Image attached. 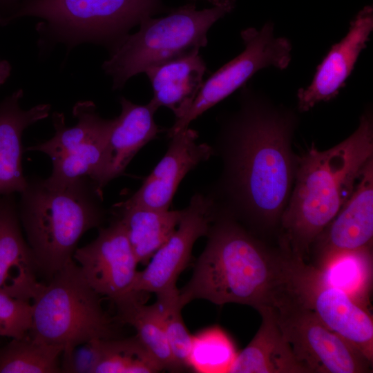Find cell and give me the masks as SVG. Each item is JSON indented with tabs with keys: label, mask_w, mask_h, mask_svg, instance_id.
<instances>
[{
	"label": "cell",
	"mask_w": 373,
	"mask_h": 373,
	"mask_svg": "<svg viewBox=\"0 0 373 373\" xmlns=\"http://www.w3.org/2000/svg\"><path fill=\"white\" fill-rule=\"evenodd\" d=\"M222 126L216 148L222 171L209 195L216 208L256 236L278 244L297 170L295 113L245 90Z\"/></svg>",
	"instance_id": "obj_1"
},
{
	"label": "cell",
	"mask_w": 373,
	"mask_h": 373,
	"mask_svg": "<svg viewBox=\"0 0 373 373\" xmlns=\"http://www.w3.org/2000/svg\"><path fill=\"white\" fill-rule=\"evenodd\" d=\"M207 245L189 282L179 289L182 307L195 299L271 307L284 288L290 254L253 234L216 208Z\"/></svg>",
	"instance_id": "obj_2"
},
{
	"label": "cell",
	"mask_w": 373,
	"mask_h": 373,
	"mask_svg": "<svg viewBox=\"0 0 373 373\" xmlns=\"http://www.w3.org/2000/svg\"><path fill=\"white\" fill-rule=\"evenodd\" d=\"M373 157V118L361 116L354 132L336 146L319 151L313 144L299 155L293 189L281 218L278 245L307 262L311 246L352 193Z\"/></svg>",
	"instance_id": "obj_3"
},
{
	"label": "cell",
	"mask_w": 373,
	"mask_h": 373,
	"mask_svg": "<svg viewBox=\"0 0 373 373\" xmlns=\"http://www.w3.org/2000/svg\"><path fill=\"white\" fill-rule=\"evenodd\" d=\"M20 194L28 245L39 271L50 279L73 260L82 236L102 222V194L88 178L65 184L34 178Z\"/></svg>",
	"instance_id": "obj_4"
},
{
	"label": "cell",
	"mask_w": 373,
	"mask_h": 373,
	"mask_svg": "<svg viewBox=\"0 0 373 373\" xmlns=\"http://www.w3.org/2000/svg\"><path fill=\"white\" fill-rule=\"evenodd\" d=\"M162 9L161 0H21L3 26L35 17L42 19L36 29L43 48L91 42L111 50L131 28Z\"/></svg>",
	"instance_id": "obj_5"
},
{
	"label": "cell",
	"mask_w": 373,
	"mask_h": 373,
	"mask_svg": "<svg viewBox=\"0 0 373 373\" xmlns=\"http://www.w3.org/2000/svg\"><path fill=\"white\" fill-rule=\"evenodd\" d=\"M234 6L235 0L203 10L188 3L164 17L142 20L140 30L113 47L102 64L113 89L122 88L131 77L151 67L205 47L209 28Z\"/></svg>",
	"instance_id": "obj_6"
},
{
	"label": "cell",
	"mask_w": 373,
	"mask_h": 373,
	"mask_svg": "<svg viewBox=\"0 0 373 373\" xmlns=\"http://www.w3.org/2000/svg\"><path fill=\"white\" fill-rule=\"evenodd\" d=\"M31 307L28 335L35 341L64 350L93 339L117 338L100 295L87 283L74 260L41 285Z\"/></svg>",
	"instance_id": "obj_7"
},
{
	"label": "cell",
	"mask_w": 373,
	"mask_h": 373,
	"mask_svg": "<svg viewBox=\"0 0 373 373\" xmlns=\"http://www.w3.org/2000/svg\"><path fill=\"white\" fill-rule=\"evenodd\" d=\"M271 307L307 373L372 372V363L284 289Z\"/></svg>",
	"instance_id": "obj_8"
},
{
	"label": "cell",
	"mask_w": 373,
	"mask_h": 373,
	"mask_svg": "<svg viewBox=\"0 0 373 373\" xmlns=\"http://www.w3.org/2000/svg\"><path fill=\"white\" fill-rule=\"evenodd\" d=\"M284 289L373 363V319L368 309L331 285L313 265L291 256Z\"/></svg>",
	"instance_id": "obj_9"
},
{
	"label": "cell",
	"mask_w": 373,
	"mask_h": 373,
	"mask_svg": "<svg viewBox=\"0 0 373 373\" xmlns=\"http://www.w3.org/2000/svg\"><path fill=\"white\" fill-rule=\"evenodd\" d=\"M241 37L245 50L204 81L189 109L168 130L169 137L188 128L191 122L243 86L258 70L268 67L283 70L288 66L292 46L287 38L274 36L271 23L260 30H244Z\"/></svg>",
	"instance_id": "obj_10"
},
{
	"label": "cell",
	"mask_w": 373,
	"mask_h": 373,
	"mask_svg": "<svg viewBox=\"0 0 373 373\" xmlns=\"http://www.w3.org/2000/svg\"><path fill=\"white\" fill-rule=\"evenodd\" d=\"M73 115L77 123L68 127L64 115L53 113L54 136L27 148L50 158L52 170L48 180L54 183L65 184L90 178L100 163L115 122V119L102 118L90 101L76 103Z\"/></svg>",
	"instance_id": "obj_11"
},
{
	"label": "cell",
	"mask_w": 373,
	"mask_h": 373,
	"mask_svg": "<svg viewBox=\"0 0 373 373\" xmlns=\"http://www.w3.org/2000/svg\"><path fill=\"white\" fill-rule=\"evenodd\" d=\"M216 205L208 195L195 193L183 209L176 230L151 258L146 267L138 271L133 293H154L156 296L178 291L180 274L188 266L195 241L207 236L214 218Z\"/></svg>",
	"instance_id": "obj_12"
},
{
	"label": "cell",
	"mask_w": 373,
	"mask_h": 373,
	"mask_svg": "<svg viewBox=\"0 0 373 373\" xmlns=\"http://www.w3.org/2000/svg\"><path fill=\"white\" fill-rule=\"evenodd\" d=\"M73 260L99 295L114 302L133 293L139 262L119 219L101 228L91 242L77 248Z\"/></svg>",
	"instance_id": "obj_13"
},
{
	"label": "cell",
	"mask_w": 373,
	"mask_h": 373,
	"mask_svg": "<svg viewBox=\"0 0 373 373\" xmlns=\"http://www.w3.org/2000/svg\"><path fill=\"white\" fill-rule=\"evenodd\" d=\"M358 181L348 200L311 246V264L318 269L339 254L372 248L373 157Z\"/></svg>",
	"instance_id": "obj_14"
},
{
	"label": "cell",
	"mask_w": 373,
	"mask_h": 373,
	"mask_svg": "<svg viewBox=\"0 0 373 373\" xmlns=\"http://www.w3.org/2000/svg\"><path fill=\"white\" fill-rule=\"evenodd\" d=\"M196 131L189 127L173 136L169 149L144 181L128 200L119 204L157 210H167L183 178L213 153V147L198 144Z\"/></svg>",
	"instance_id": "obj_15"
},
{
	"label": "cell",
	"mask_w": 373,
	"mask_h": 373,
	"mask_svg": "<svg viewBox=\"0 0 373 373\" xmlns=\"http://www.w3.org/2000/svg\"><path fill=\"white\" fill-rule=\"evenodd\" d=\"M373 30V8L365 6L350 22L347 35L333 45L318 66L311 84L297 93L299 112L334 98L350 75Z\"/></svg>",
	"instance_id": "obj_16"
},
{
	"label": "cell",
	"mask_w": 373,
	"mask_h": 373,
	"mask_svg": "<svg viewBox=\"0 0 373 373\" xmlns=\"http://www.w3.org/2000/svg\"><path fill=\"white\" fill-rule=\"evenodd\" d=\"M119 102L121 113L114 118L100 163L89 178L102 194V189L122 174L139 150L161 131L149 104H136L124 97Z\"/></svg>",
	"instance_id": "obj_17"
},
{
	"label": "cell",
	"mask_w": 373,
	"mask_h": 373,
	"mask_svg": "<svg viewBox=\"0 0 373 373\" xmlns=\"http://www.w3.org/2000/svg\"><path fill=\"white\" fill-rule=\"evenodd\" d=\"M33 253L19 224L12 195L0 196V292L30 301L41 285Z\"/></svg>",
	"instance_id": "obj_18"
},
{
	"label": "cell",
	"mask_w": 373,
	"mask_h": 373,
	"mask_svg": "<svg viewBox=\"0 0 373 373\" xmlns=\"http://www.w3.org/2000/svg\"><path fill=\"white\" fill-rule=\"evenodd\" d=\"M23 95L20 88L0 103V196L21 193L27 186L21 163L22 134L30 126L46 118L50 111L48 104L22 109Z\"/></svg>",
	"instance_id": "obj_19"
},
{
	"label": "cell",
	"mask_w": 373,
	"mask_h": 373,
	"mask_svg": "<svg viewBox=\"0 0 373 373\" xmlns=\"http://www.w3.org/2000/svg\"><path fill=\"white\" fill-rule=\"evenodd\" d=\"M199 51H193L145 71L153 90V97L149 105L155 112L165 106L173 112L177 119L189 109L207 72L206 63Z\"/></svg>",
	"instance_id": "obj_20"
},
{
	"label": "cell",
	"mask_w": 373,
	"mask_h": 373,
	"mask_svg": "<svg viewBox=\"0 0 373 373\" xmlns=\"http://www.w3.org/2000/svg\"><path fill=\"white\" fill-rule=\"evenodd\" d=\"M260 325L230 366L231 373H307L285 338L271 307L258 311Z\"/></svg>",
	"instance_id": "obj_21"
},
{
	"label": "cell",
	"mask_w": 373,
	"mask_h": 373,
	"mask_svg": "<svg viewBox=\"0 0 373 373\" xmlns=\"http://www.w3.org/2000/svg\"><path fill=\"white\" fill-rule=\"evenodd\" d=\"M132 249L139 263L146 265L176 230L182 210H157L115 205Z\"/></svg>",
	"instance_id": "obj_22"
},
{
	"label": "cell",
	"mask_w": 373,
	"mask_h": 373,
	"mask_svg": "<svg viewBox=\"0 0 373 373\" xmlns=\"http://www.w3.org/2000/svg\"><path fill=\"white\" fill-rule=\"evenodd\" d=\"M146 294L132 293L114 301L117 318L135 328L137 337L162 370L179 372L157 309L154 303L145 304Z\"/></svg>",
	"instance_id": "obj_23"
},
{
	"label": "cell",
	"mask_w": 373,
	"mask_h": 373,
	"mask_svg": "<svg viewBox=\"0 0 373 373\" xmlns=\"http://www.w3.org/2000/svg\"><path fill=\"white\" fill-rule=\"evenodd\" d=\"M318 269L331 285L343 290L369 309L372 288V248L339 254Z\"/></svg>",
	"instance_id": "obj_24"
},
{
	"label": "cell",
	"mask_w": 373,
	"mask_h": 373,
	"mask_svg": "<svg viewBox=\"0 0 373 373\" xmlns=\"http://www.w3.org/2000/svg\"><path fill=\"white\" fill-rule=\"evenodd\" d=\"M63 348L32 339L28 334L0 348V373L61 372Z\"/></svg>",
	"instance_id": "obj_25"
},
{
	"label": "cell",
	"mask_w": 373,
	"mask_h": 373,
	"mask_svg": "<svg viewBox=\"0 0 373 373\" xmlns=\"http://www.w3.org/2000/svg\"><path fill=\"white\" fill-rule=\"evenodd\" d=\"M162 371L135 335L102 340L101 356L95 373H155Z\"/></svg>",
	"instance_id": "obj_26"
},
{
	"label": "cell",
	"mask_w": 373,
	"mask_h": 373,
	"mask_svg": "<svg viewBox=\"0 0 373 373\" xmlns=\"http://www.w3.org/2000/svg\"><path fill=\"white\" fill-rule=\"evenodd\" d=\"M237 352L229 336L220 328H208L193 336L190 368L200 372H228Z\"/></svg>",
	"instance_id": "obj_27"
},
{
	"label": "cell",
	"mask_w": 373,
	"mask_h": 373,
	"mask_svg": "<svg viewBox=\"0 0 373 373\" xmlns=\"http://www.w3.org/2000/svg\"><path fill=\"white\" fill-rule=\"evenodd\" d=\"M178 291L157 296L154 303L163 324L174 361L178 371L190 368L189 359L193 336L186 327L181 315L183 308Z\"/></svg>",
	"instance_id": "obj_28"
},
{
	"label": "cell",
	"mask_w": 373,
	"mask_h": 373,
	"mask_svg": "<svg viewBox=\"0 0 373 373\" xmlns=\"http://www.w3.org/2000/svg\"><path fill=\"white\" fill-rule=\"evenodd\" d=\"M31 302L0 292V337L21 338L28 334Z\"/></svg>",
	"instance_id": "obj_29"
},
{
	"label": "cell",
	"mask_w": 373,
	"mask_h": 373,
	"mask_svg": "<svg viewBox=\"0 0 373 373\" xmlns=\"http://www.w3.org/2000/svg\"><path fill=\"white\" fill-rule=\"evenodd\" d=\"M101 343V339H93L64 350L61 372L95 373L100 359Z\"/></svg>",
	"instance_id": "obj_30"
},
{
	"label": "cell",
	"mask_w": 373,
	"mask_h": 373,
	"mask_svg": "<svg viewBox=\"0 0 373 373\" xmlns=\"http://www.w3.org/2000/svg\"><path fill=\"white\" fill-rule=\"evenodd\" d=\"M21 0H0V25L17 8Z\"/></svg>",
	"instance_id": "obj_31"
},
{
	"label": "cell",
	"mask_w": 373,
	"mask_h": 373,
	"mask_svg": "<svg viewBox=\"0 0 373 373\" xmlns=\"http://www.w3.org/2000/svg\"><path fill=\"white\" fill-rule=\"evenodd\" d=\"M10 64L4 59H0V87L6 82L11 73Z\"/></svg>",
	"instance_id": "obj_32"
},
{
	"label": "cell",
	"mask_w": 373,
	"mask_h": 373,
	"mask_svg": "<svg viewBox=\"0 0 373 373\" xmlns=\"http://www.w3.org/2000/svg\"><path fill=\"white\" fill-rule=\"evenodd\" d=\"M207 1L212 3L213 6H221V5L227 3L230 0H207Z\"/></svg>",
	"instance_id": "obj_33"
}]
</instances>
